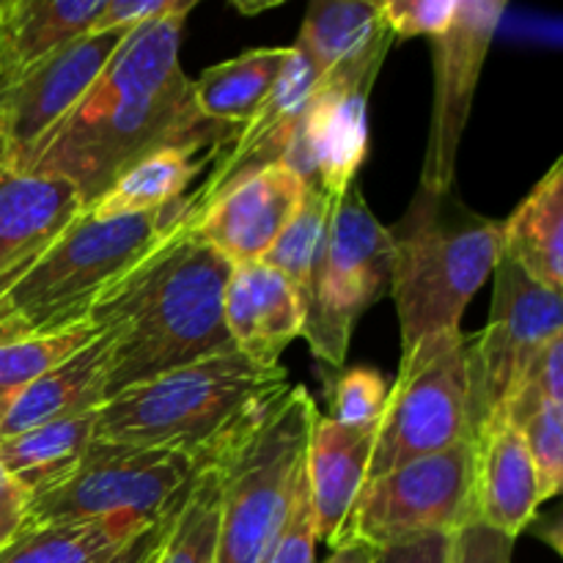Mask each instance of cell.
Segmentation results:
<instances>
[{"instance_id": "obj_1", "label": "cell", "mask_w": 563, "mask_h": 563, "mask_svg": "<svg viewBox=\"0 0 563 563\" xmlns=\"http://www.w3.org/2000/svg\"><path fill=\"white\" fill-rule=\"evenodd\" d=\"M187 16L146 22L126 33L77 108L11 170L71 181L86 209L137 159L165 148H218L240 126L207 121L192 104L179 42Z\"/></svg>"}, {"instance_id": "obj_2", "label": "cell", "mask_w": 563, "mask_h": 563, "mask_svg": "<svg viewBox=\"0 0 563 563\" xmlns=\"http://www.w3.org/2000/svg\"><path fill=\"white\" fill-rule=\"evenodd\" d=\"M231 269L179 220L99 297L88 322L110 341L108 399L159 374L236 352L223 317Z\"/></svg>"}, {"instance_id": "obj_3", "label": "cell", "mask_w": 563, "mask_h": 563, "mask_svg": "<svg viewBox=\"0 0 563 563\" xmlns=\"http://www.w3.org/2000/svg\"><path fill=\"white\" fill-rule=\"evenodd\" d=\"M289 390L284 366H256L240 352L207 357L108 399L97 440L218 460Z\"/></svg>"}, {"instance_id": "obj_4", "label": "cell", "mask_w": 563, "mask_h": 563, "mask_svg": "<svg viewBox=\"0 0 563 563\" xmlns=\"http://www.w3.org/2000/svg\"><path fill=\"white\" fill-rule=\"evenodd\" d=\"M388 236L390 297L407 357L440 335L460 333L462 313L504 256V225L449 196L418 190Z\"/></svg>"}, {"instance_id": "obj_5", "label": "cell", "mask_w": 563, "mask_h": 563, "mask_svg": "<svg viewBox=\"0 0 563 563\" xmlns=\"http://www.w3.org/2000/svg\"><path fill=\"white\" fill-rule=\"evenodd\" d=\"M181 203L99 220L82 212L36 262L0 289V344L86 322L99 297L179 223Z\"/></svg>"}, {"instance_id": "obj_6", "label": "cell", "mask_w": 563, "mask_h": 563, "mask_svg": "<svg viewBox=\"0 0 563 563\" xmlns=\"http://www.w3.org/2000/svg\"><path fill=\"white\" fill-rule=\"evenodd\" d=\"M319 410L302 385L284 396L212 465L220 473L214 563H264L289 520Z\"/></svg>"}, {"instance_id": "obj_7", "label": "cell", "mask_w": 563, "mask_h": 563, "mask_svg": "<svg viewBox=\"0 0 563 563\" xmlns=\"http://www.w3.org/2000/svg\"><path fill=\"white\" fill-rule=\"evenodd\" d=\"M198 471L176 451L97 440L69 478L27 500L25 528L119 520L143 531L176 509Z\"/></svg>"}, {"instance_id": "obj_8", "label": "cell", "mask_w": 563, "mask_h": 563, "mask_svg": "<svg viewBox=\"0 0 563 563\" xmlns=\"http://www.w3.org/2000/svg\"><path fill=\"white\" fill-rule=\"evenodd\" d=\"M473 440L467 396V335L445 333L401 357L374 432L366 482L421 456Z\"/></svg>"}, {"instance_id": "obj_9", "label": "cell", "mask_w": 563, "mask_h": 563, "mask_svg": "<svg viewBox=\"0 0 563 563\" xmlns=\"http://www.w3.org/2000/svg\"><path fill=\"white\" fill-rule=\"evenodd\" d=\"M385 295H390V236L355 181L344 196L333 198L311 311L302 330L313 357L328 366H344L352 330Z\"/></svg>"}, {"instance_id": "obj_10", "label": "cell", "mask_w": 563, "mask_h": 563, "mask_svg": "<svg viewBox=\"0 0 563 563\" xmlns=\"http://www.w3.org/2000/svg\"><path fill=\"white\" fill-rule=\"evenodd\" d=\"M471 520L473 440H462L363 484L335 544L361 539L383 548L421 533H456Z\"/></svg>"}, {"instance_id": "obj_11", "label": "cell", "mask_w": 563, "mask_h": 563, "mask_svg": "<svg viewBox=\"0 0 563 563\" xmlns=\"http://www.w3.org/2000/svg\"><path fill=\"white\" fill-rule=\"evenodd\" d=\"M559 335H563L561 291L544 289L500 256L489 322L482 333L467 339L473 434L487 418L500 412L533 357Z\"/></svg>"}, {"instance_id": "obj_12", "label": "cell", "mask_w": 563, "mask_h": 563, "mask_svg": "<svg viewBox=\"0 0 563 563\" xmlns=\"http://www.w3.org/2000/svg\"><path fill=\"white\" fill-rule=\"evenodd\" d=\"M506 3L495 0H460L445 33L432 44L434 102L429 121V143L423 157L421 187L429 196H449L454 187L456 154L471 119L478 77L493 38L504 20Z\"/></svg>"}, {"instance_id": "obj_13", "label": "cell", "mask_w": 563, "mask_h": 563, "mask_svg": "<svg viewBox=\"0 0 563 563\" xmlns=\"http://www.w3.org/2000/svg\"><path fill=\"white\" fill-rule=\"evenodd\" d=\"M385 27L374 42L322 75L306 104L302 137L319 190L339 198L355 185L368 152V93L394 44Z\"/></svg>"}, {"instance_id": "obj_14", "label": "cell", "mask_w": 563, "mask_h": 563, "mask_svg": "<svg viewBox=\"0 0 563 563\" xmlns=\"http://www.w3.org/2000/svg\"><path fill=\"white\" fill-rule=\"evenodd\" d=\"M130 31H91L64 44L0 93L9 165L20 163L53 126L77 108L124 44Z\"/></svg>"}, {"instance_id": "obj_15", "label": "cell", "mask_w": 563, "mask_h": 563, "mask_svg": "<svg viewBox=\"0 0 563 563\" xmlns=\"http://www.w3.org/2000/svg\"><path fill=\"white\" fill-rule=\"evenodd\" d=\"M308 185L286 165L247 176L214 198L190 225L231 267L258 264L300 209Z\"/></svg>"}, {"instance_id": "obj_16", "label": "cell", "mask_w": 563, "mask_h": 563, "mask_svg": "<svg viewBox=\"0 0 563 563\" xmlns=\"http://www.w3.org/2000/svg\"><path fill=\"white\" fill-rule=\"evenodd\" d=\"M82 212L86 203L71 181L0 170V289L31 267Z\"/></svg>"}, {"instance_id": "obj_17", "label": "cell", "mask_w": 563, "mask_h": 563, "mask_svg": "<svg viewBox=\"0 0 563 563\" xmlns=\"http://www.w3.org/2000/svg\"><path fill=\"white\" fill-rule=\"evenodd\" d=\"M539 506L537 473L520 429L495 412L473 434V520L517 539Z\"/></svg>"}, {"instance_id": "obj_18", "label": "cell", "mask_w": 563, "mask_h": 563, "mask_svg": "<svg viewBox=\"0 0 563 563\" xmlns=\"http://www.w3.org/2000/svg\"><path fill=\"white\" fill-rule=\"evenodd\" d=\"M225 330L240 355L256 366H280V355L306 330V311L295 291L267 264L231 269L223 295Z\"/></svg>"}, {"instance_id": "obj_19", "label": "cell", "mask_w": 563, "mask_h": 563, "mask_svg": "<svg viewBox=\"0 0 563 563\" xmlns=\"http://www.w3.org/2000/svg\"><path fill=\"white\" fill-rule=\"evenodd\" d=\"M372 451L374 432L339 427L328 416H317L306 451V484L317 542H328L330 548L335 544L366 484Z\"/></svg>"}, {"instance_id": "obj_20", "label": "cell", "mask_w": 563, "mask_h": 563, "mask_svg": "<svg viewBox=\"0 0 563 563\" xmlns=\"http://www.w3.org/2000/svg\"><path fill=\"white\" fill-rule=\"evenodd\" d=\"M110 341L93 335L86 346L27 385L0 418V440L33 427L102 410L108 401Z\"/></svg>"}, {"instance_id": "obj_21", "label": "cell", "mask_w": 563, "mask_h": 563, "mask_svg": "<svg viewBox=\"0 0 563 563\" xmlns=\"http://www.w3.org/2000/svg\"><path fill=\"white\" fill-rule=\"evenodd\" d=\"M104 0H3L0 93L64 44L91 33Z\"/></svg>"}, {"instance_id": "obj_22", "label": "cell", "mask_w": 563, "mask_h": 563, "mask_svg": "<svg viewBox=\"0 0 563 563\" xmlns=\"http://www.w3.org/2000/svg\"><path fill=\"white\" fill-rule=\"evenodd\" d=\"M504 225V258L550 291L563 286V159L539 179Z\"/></svg>"}, {"instance_id": "obj_23", "label": "cell", "mask_w": 563, "mask_h": 563, "mask_svg": "<svg viewBox=\"0 0 563 563\" xmlns=\"http://www.w3.org/2000/svg\"><path fill=\"white\" fill-rule=\"evenodd\" d=\"M97 412L42 423L14 438L0 440V465L5 467L27 500L47 493L80 467L97 443Z\"/></svg>"}, {"instance_id": "obj_24", "label": "cell", "mask_w": 563, "mask_h": 563, "mask_svg": "<svg viewBox=\"0 0 563 563\" xmlns=\"http://www.w3.org/2000/svg\"><path fill=\"white\" fill-rule=\"evenodd\" d=\"M291 53V47L247 49L236 58L209 66L192 80V104L214 124L245 126L267 102Z\"/></svg>"}, {"instance_id": "obj_25", "label": "cell", "mask_w": 563, "mask_h": 563, "mask_svg": "<svg viewBox=\"0 0 563 563\" xmlns=\"http://www.w3.org/2000/svg\"><path fill=\"white\" fill-rule=\"evenodd\" d=\"M192 157L196 154L181 152V148H165V152H154L137 159L86 212L99 220H108L124 218V214L159 212V209L170 207L185 198L190 181L201 174L203 163Z\"/></svg>"}, {"instance_id": "obj_26", "label": "cell", "mask_w": 563, "mask_h": 563, "mask_svg": "<svg viewBox=\"0 0 563 563\" xmlns=\"http://www.w3.org/2000/svg\"><path fill=\"white\" fill-rule=\"evenodd\" d=\"M385 27L379 0H319L308 9L291 47L300 49L322 77L374 42Z\"/></svg>"}, {"instance_id": "obj_27", "label": "cell", "mask_w": 563, "mask_h": 563, "mask_svg": "<svg viewBox=\"0 0 563 563\" xmlns=\"http://www.w3.org/2000/svg\"><path fill=\"white\" fill-rule=\"evenodd\" d=\"M143 531L119 520L31 526L0 550V563H104Z\"/></svg>"}, {"instance_id": "obj_28", "label": "cell", "mask_w": 563, "mask_h": 563, "mask_svg": "<svg viewBox=\"0 0 563 563\" xmlns=\"http://www.w3.org/2000/svg\"><path fill=\"white\" fill-rule=\"evenodd\" d=\"M330 212H333V198L319 187H308L291 223L262 258V264L273 267L289 284L306 311V319L311 311L319 262H322L324 240H328Z\"/></svg>"}, {"instance_id": "obj_29", "label": "cell", "mask_w": 563, "mask_h": 563, "mask_svg": "<svg viewBox=\"0 0 563 563\" xmlns=\"http://www.w3.org/2000/svg\"><path fill=\"white\" fill-rule=\"evenodd\" d=\"M220 528V473L209 462L198 471L154 563H214Z\"/></svg>"}, {"instance_id": "obj_30", "label": "cell", "mask_w": 563, "mask_h": 563, "mask_svg": "<svg viewBox=\"0 0 563 563\" xmlns=\"http://www.w3.org/2000/svg\"><path fill=\"white\" fill-rule=\"evenodd\" d=\"M93 335L97 330L86 319V322L58 330V333L27 335V339L11 341V344H0V418L27 385H33L49 368L75 355Z\"/></svg>"}, {"instance_id": "obj_31", "label": "cell", "mask_w": 563, "mask_h": 563, "mask_svg": "<svg viewBox=\"0 0 563 563\" xmlns=\"http://www.w3.org/2000/svg\"><path fill=\"white\" fill-rule=\"evenodd\" d=\"M385 401H388V383L377 368H344L328 388V418L339 427L377 432Z\"/></svg>"}, {"instance_id": "obj_32", "label": "cell", "mask_w": 563, "mask_h": 563, "mask_svg": "<svg viewBox=\"0 0 563 563\" xmlns=\"http://www.w3.org/2000/svg\"><path fill=\"white\" fill-rule=\"evenodd\" d=\"M544 405H563V335L550 341L533 357L506 405L500 407V416L520 429Z\"/></svg>"}, {"instance_id": "obj_33", "label": "cell", "mask_w": 563, "mask_h": 563, "mask_svg": "<svg viewBox=\"0 0 563 563\" xmlns=\"http://www.w3.org/2000/svg\"><path fill=\"white\" fill-rule=\"evenodd\" d=\"M539 484V500H550L563 484V405H544L520 427Z\"/></svg>"}, {"instance_id": "obj_34", "label": "cell", "mask_w": 563, "mask_h": 563, "mask_svg": "<svg viewBox=\"0 0 563 563\" xmlns=\"http://www.w3.org/2000/svg\"><path fill=\"white\" fill-rule=\"evenodd\" d=\"M460 0H379V14L394 38L432 36L445 33Z\"/></svg>"}, {"instance_id": "obj_35", "label": "cell", "mask_w": 563, "mask_h": 563, "mask_svg": "<svg viewBox=\"0 0 563 563\" xmlns=\"http://www.w3.org/2000/svg\"><path fill=\"white\" fill-rule=\"evenodd\" d=\"M313 555H317V528H313L311 498H308L306 471H302L295 500H291L289 520L264 563H313Z\"/></svg>"}, {"instance_id": "obj_36", "label": "cell", "mask_w": 563, "mask_h": 563, "mask_svg": "<svg viewBox=\"0 0 563 563\" xmlns=\"http://www.w3.org/2000/svg\"><path fill=\"white\" fill-rule=\"evenodd\" d=\"M192 9L196 0H104L91 31H135L146 22L187 16Z\"/></svg>"}, {"instance_id": "obj_37", "label": "cell", "mask_w": 563, "mask_h": 563, "mask_svg": "<svg viewBox=\"0 0 563 563\" xmlns=\"http://www.w3.org/2000/svg\"><path fill=\"white\" fill-rule=\"evenodd\" d=\"M517 539L504 537L484 522L471 520L451 539L449 563H511Z\"/></svg>"}, {"instance_id": "obj_38", "label": "cell", "mask_w": 563, "mask_h": 563, "mask_svg": "<svg viewBox=\"0 0 563 563\" xmlns=\"http://www.w3.org/2000/svg\"><path fill=\"white\" fill-rule=\"evenodd\" d=\"M454 533H421L374 550L372 563H449Z\"/></svg>"}, {"instance_id": "obj_39", "label": "cell", "mask_w": 563, "mask_h": 563, "mask_svg": "<svg viewBox=\"0 0 563 563\" xmlns=\"http://www.w3.org/2000/svg\"><path fill=\"white\" fill-rule=\"evenodd\" d=\"M27 495L16 487L14 478L0 465V550L25 528Z\"/></svg>"}, {"instance_id": "obj_40", "label": "cell", "mask_w": 563, "mask_h": 563, "mask_svg": "<svg viewBox=\"0 0 563 563\" xmlns=\"http://www.w3.org/2000/svg\"><path fill=\"white\" fill-rule=\"evenodd\" d=\"M185 500H187V495L179 500V504H176V509L170 511V515H165L163 520L154 522L152 528H146V531L137 533L135 539H130V542H126L124 548L113 555V559H108L104 563H143L146 561L148 555H152L154 550L165 542V537H168L170 526H174L176 515H179V509L185 506Z\"/></svg>"}, {"instance_id": "obj_41", "label": "cell", "mask_w": 563, "mask_h": 563, "mask_svg": "<svg viewBox=\"0 0 563 563\" xmlns=\"http://www.w3.org/2000/svg\"><path fill=\"white\" fill-rule=\"evenodd\" d=\"M374 550L368 542H361V539H344L333 548L330 559L324 563H372Z\"/></svg>"}, {"instance_id": "obj_42", "label": "cell", "mask_w": 563, "mask_h": 563, "mask_svg": "<svg viewBox=\"0 0 563 563\" xmlns=\"http://www.w3.org/2000/svg\"><path fill=\"white\" fill-rule=\"evenodd\" d=\"M9 165V143H5V132H3V119H0V170Z\"/></svg>"}, {"instance_id": "obj_43", "label": "cell", "mask_w": 563, "mask_h": 563, "mask_svg": "<svg viewBox=\"0 0 563 563\" xmlns=\"http://www.w3.org/2000/svg\"><path fill=\"white\" fill-rule=\"evenodd\" d=\"M159 548H163V544H159ZM159 548H157V550H154V553H152V555H148V559H146V561H143V563H154V561H157V553H159Z\"/></svg>"}, {"instance_id": "obj_44", "label": "cell", "mask_w": 563, "mask_h": 563, "mask_svg": "<svg viewBox=\"0 0 563 563\" xmlns=\"http://www.w3.org/2000/svg\"><path fill=\"white\" fill-rule=\"evenodd\" d=\"M0 9H3V0H0Z\"/></svg>"}]
</instances>
